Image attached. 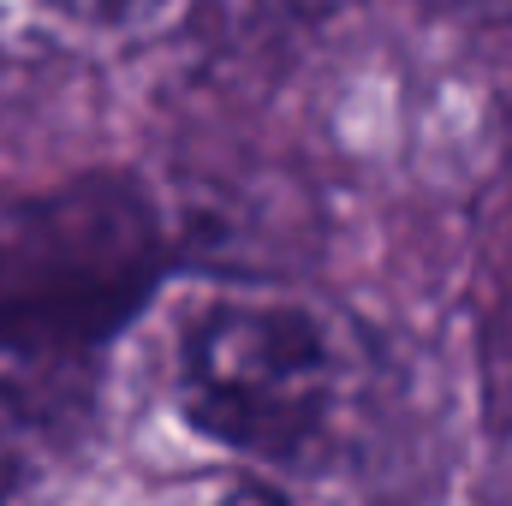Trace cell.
Listing matches in <instances>:
<instances>
[{
  "mask_svg": "<svg viewBox=\"0 0 512 506\" xmlns=\"http://www.w3.org/2000/svg\"><path fill=\"white\" fill-rule=\"evenodd\" d=\"M167 268L161 215L126 173H84L0 215V358L66 364L120 334Z\"/></svg>",
  "mask_w": 512,
  "mask_h": 506,
  "instance_id": "cell-1",
  "label": "cell"
},
{
  "mask_svg": "<svg viewBox=\"0 0 512 506\" xmlns=\"http://www.w3.org/2000/svg\"><path fill=\"white\" fill-rule=\"evenodd\" d=\"M173 393L197 435L251 459H304L346 399L328 322L286 298H203L173 340Z\"/></svg>",
  "mask_w": 512,
  "mask_h": 506,
  "instance_id": "cell-2",
  "label": "cell"
},
{
  "mask_svg": "<svg viewBox=\"0 0 512 506\" xmlns=\"http://www.w3.org/2000/svg\"><path fill=\"white\" fill-rule=\"evenodd\" d=\"M30 435H36V417H30L24 387H12V381L0 376V506L18 489L24 465H30Z\"/></svg>",
  "mask_w": 512,
  "mask_h": 506,
  "instance_id": "cell-3",
  "label": "cell"
},
{
  "mask_svg": "<svg viewBox=\"0 0 512 506\" xmlns=\"http://www.w3.org/2000/svg\"><path fill=\"white\" fill-rule=\"evenodd\" d=\"M48 12H60V18H72V24H137V18H149V12H161L167 0H42Z\"/></svg>",
  "mask_w": 512,
  "mask_h": 506,
  "instance_id": "cell-4",
  "label": "cell"
},
{
  "mask_svg": "<svg viewBox=\"0 0 512 506\" xmlns=\"http://www.w3.org/2000/svg\"><path fill=\"white\" fill-rule=\"evenodd\" d=\"M191 506H286V501H280V495H268L262 483H239V477H233V483H215V489H203Z\"/></svg>",
  "mask_w": 512,
  "mask_h": 506,
  "instance_id": "cell-5",
  "label": "cell"
},
{
  "mask_svg": "<svg viewBox=\"0 0 512 506\" xmlns=\"http://www.w3.org/2000/svg\"><path fill=\"white\" fill-rule=\"evenodd\" d=\"M465 6H489V12H512V0H465Z\"/></svg>",
  "mask_w": 512,
  "mask_h": 506,
  "instance_id": "cell-6",
  "label": "cell"
},
{
  "mask_svg": "<svg viewBox=\"0 0 512 506\" xmlns=\"http://www.w3.org/2000/svg\"><path fill=\"white\" fill-rule=\"evenodd\" d=\"M507 370H512V358H507ZM507 411H512V387H507Z\"/></svg>",
  "mask_w": 512,
  "mask_h": 506,
  "instance_id": "cell-7",
  "label": "cell"
}]
</instances>
